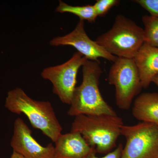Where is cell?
Listing matches in <instances>:
<instances>
[{"mask_svg":"<svg viewBox=\"0 0 158 158\" xmlns=\"http://www.w3.org/2000/svg\"><path fill=\"white\" fill-rule=\"evenodd\" d=\"M56 11L61 13H71L77 16L80 19L87 21L91 23L95 22L98 17L93 5L73 6L59 1Z\"/></svg>","mask_w":158,"mask_h":158,"instance_id":"4fadbf2b","label":"cell"},{"mask_svg":"<svg viewBox=\"0 0 158 158\" xmlns=\"http://www.w3.org/2000/svg\"><path fill=\"white\" fill-rule=\"evenodd\" d=\"M123 146L122 144H120L116 148V149L113 151L108 153L104 156L102 157H98L96 155V152L91 153L87 158H121L122 150Z\"/></svg>","mask_w":158,"mask_h":158,"instance_id":"e0dca14e","label":"cell"},{"mask_svg":"<svg viewBox=\"0 0 158 158\" xmlns=\"http://www.w3.org/2000/svg\"><path fill=\"white\" fill-rule=\"evenodd\" d=\"M142 88H147L158 75V48L144 43L134 58Z\"/></svg>","mask_w":158,"mask_h":158,"instance_id":"8fae6325","label":"cell"},{"mask_svg":"<svg viewBox=\"0 0 158 158\" xmlns=\"http://www.w3.org/2000/svg\"><path fill=\"white\" fill-rule=\"evenodd\" d=\"M119 3L118 0H97L93 6L97 17H103Z\"/></svg>","mask_w":158,"mask_h":158,"instance_id":"9a60e30c","label":"cell"},{"mask_svg":"<svg viewBox=\"0 0 158 158\" xmlns=\"http://www.w3.org/2000/svg\"><path fill=\"white\" fill-rule=\"evenodd\" d=\"M108 80L115 87L116 106L121 110H129L143 88L134 59L117 57L110 67Z\"/></svg>","mask_w":158,"mask_h":158,"instance_id":"5b68a950","label":"cell"},{"mask_svg":"<svg viewBox=\"0 0 158 158\" xmlns=\"http://www.w3.org/2000/svg\"><path fill=\"white\" fill-rule=\"evenodd\" d=\"M123 125L117 115H80L75 116L71 131L80 133L96 152L108 154L116 147Z\"/></svg>","mask_w":158,"mask_h":158,"instance_id":"3957f363","label":"cell"},{"mask_svg":"<svg viewBox=\"0 0 158 158\" xmlns=\"http://www.w3.org/2000/svg\"><path fill=\"white\" fill-rule=\"evenodd\" d=\"M87 61L84 56L77 52L63 64L47 67L41 72V77L52 83L53 92L62 102L70 105L76 87L78 72Z\"/></svg>","mask_w":158,"mask_h":158,"instance_id":"52a82bcc","label":"cell"},{"mask_svg":"<svg viewBox=\"0 0 158 158\" xmlns=\"http://www.w3.org/2000/svg\"><path fill=\"white\" fill-rule=\"evenodd\" d=\"M133 2L149 12L152 16L158 18V0H136Z\"/></svg>","mask_w":158,"mask_h":158,"instance_id":"2e32d148","label":"cell"},{"mask_svg":"<svg viewBox=\"0 0 158 158\" xmlns=\"http://www.w3.org/2000/svg\"><path fill=\"white\" fill-rule=\"evenodd\" d=\"M13 151L24 158H54L55 147L52 143L40 145L32 135V131L22 118L15 121L13 135L11 141Z\"/></svg>","mask_w":158,"mask_h":158,"instance_id":"9c48e42d","label":"cell"},{"mask_svg":"<svg viewBox=\"0 0 158 158\" xmlns=\"http://www.w3.org/2000/svg\"><path fill=\"white\" fill-rule=\"evenodd\" d=\"M121 135L126 141L121 158H158V126L144 122L123 125Z\"/></svg>","mask_w":158,"mask_h":158,"instance_id":"8992f818","label":"cell"},{"mask_svg":"<svg viewBox=\"0 0 158 158\" xmlns=\"http://www.w3.org/2000/svg\"><path fill=\"white\" fill-rule=\"evenodd\" d=\"M133 116L141 122L158 126V93L141 94L133 104Z\"/></svg>","mask_w":158,"mask_h":158,"instance_id":"7c38bea8","label":"cell"},{"mask_svg":"<svg viewBox=\"0 0 158 158\" xmlns=\"http://www.w3.org/2000/svg\"><path fill=\"white\" fill-rule=\"evenodd\" d=\"M84 21L80 19L76 27L69 34L53 38L50 42V45L73 47L88 60L98 61L99 58H103L114 62L117 57L109 53L95 40L88 37L85 31Z\"/></svg>","mask_w":158,"mask_h":158,"instance_id":"ba28073f","label":"cell"},{"mask_svg":"<svg viewBox=\"0 0 158 158\" xmlns=\"http://www.w3.org/2000/svg\"><path fill=\"white\" fill-rule=\"evenodd\" d=\"M11 158H24L22 156L19 154L18 153L13 152L12 154H11Z\"/></svg>","mask_w":158,"mask_h":158,"instance_id":"ac0fdd59","label":"cell"},{"mask_svg":"<svg viewBox=\"0 0 158 158\" xmlns=\"http://www.w3.org/2000/svg\"><path fill=\"white\" fill-rule=\"evenodd\" d=\"M5 107L11 113L24 114L33 127L41 131L53 142L62 134V128L49 102L35 100L17 88L8 92Z\"/></svg>","mask_w":158,"mask_h":158,"instance_id":"7a4b0ae2","label":"cell"},{"mask_svg":"<svg viewBox=\"0 0 158 158\" xmlns=\"http://www.w3.org/2000/svg\"><path fill=\"white\" fill-rule=\"evenodd\" d=\"M95 41L115 56L133 59L144 43V29L132 20L118 15L112 27Z\"/></svg>","mask_w":158,"mask_h":158,"instance_id":"277c9868","label":"cell"},{"mask_svg":"<svg viewBox=\"0 0 158 158\" xmlns=\"http://www.w3.org/2000/svg\"><path fill=\"white\" fill-rule=\"evenodd\" d=\"M54 143V158H87L96 152L77 132L61 134Z\"/></svg>","mask_w":158,"mask_h":158,"instance_id":"30bf717a","label":"cell"},{"mask_svg":"<svg viewBox=\"0 0 158 158\" xmlns=\"http://www.w3.org/2000/svg\"><path fill=\"white\" fill-rule=\"evenodd\" d=\"M152 82L154 83L158 87V75L153 78V79H152Z\"/></svg>","mask_w":158,"mask_h":158,"instance_id":"d6986e66","label":"cell"},{"mask_svg":"<svg viewBox=\"0 0 158 158\" xmlns=\"http://www.w3.org/2000/svg\"><path fill=\"white\" fill-rule=\"evenodd\" d=\"M142 20L144 27V43L158 48V18L145 15Z\"/></svg>","mask_w":158,"mask_h":158,"instance_id":"5bb4252c","label":"cell"},{"mask_svg":"<svg viewBox=\"0 0 158 158\" xmlns=\"http://www.w3.org/2000/svg\"><path fill=\"white\" fill-rule=\"evenodd\" d=\"M82 73L83 80L74 90L68 115L75 117L80 115H117L100 91L102 70L99 61L88 60L82 66Z\"/></svg>","mask_w":158,"mask_h":158,"instance_id":"6da1fadb","label":"cell"}]
</instances>
